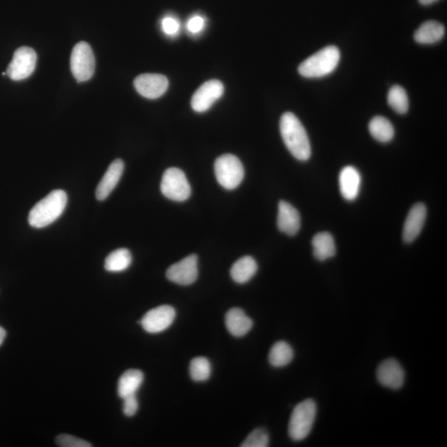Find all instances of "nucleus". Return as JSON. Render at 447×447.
Listing matches in <instances>:
<instances>
[{"label": "nucleus", "instance_id": "obj_31", "mask_svg": "<svg viewBox=\"0 0 447 447\" xmlns=\"http://www.w3.org/2000/svg\"><path fill=\"white\" fill-rule=\"evenodd\" d=\"M206 25L205 18L201 15H194L189 18L187 21V30L191 34H199L203 31Z\"/></svg>", "mask_w": 447, "mask_h": 447}, {"label": "nucleus", "instance_id": "obj_14", "mask_svg": "<svg viewBox=\"0 0 447 447\" xmlns=\"http://www.w3.org/2000/svg\"><path fill=\"white\" fill-rule=\"evenodd\" d=\"M427 218V207L424 204L414 205L407 215L403 230L404 242L412 243L420 234Z\"/></svg>", "mask_w": 447, "mask_h": 447}, {"label": "nucleus", "instance_id": "obj_11", "mask_svg": "<svg viewBox=\"0 0 447 447\" xmlns=\"http://www.w3.org/2000/svg\"><path fill=\"white\" fill-rule=\"evenodd\" d=\"M224 89V84L218 80H210L201 84L191 98L192 109L199 113L208 111L223 96Z\"/></svg>", "mask_w": 447, "mask_h": 447}, {"label": "nucleus", "instance_id": "obj_8", "mask_svg": "<svg viewBox=\"0 0 447 447\" xmlns=\"http://www.w3.org/2000/svg\"><path fill=\"white\" fill-rule=\"evenodd\" d=\"M37 59V53L34 49L28 46L18 49L7 68L8 77L13 81H22L30 77L34 72Z\"/></svg>", "mask_w": 447, "mask_h": 447}, {"label": "nucleus", "instance_id": "obj_2", "mask_svg": "<svg viewBox=\"0 0 447 447\" xmlns=\"http://www.w3.org/2000/svg\"><path fill=\"white\" fill-rule=\"evenodd\" d=\"M68 195L63 190H54L32 207L28 223L34 228H44L53 223L64 213Z\"/></svg>", "mask_w": 447, "mask_h": 447}, {"label": "nucleus", "instance_id": "obj_9", "mask_svg": "<svg viewBox=\"0 0 447 447\" xmlns=\"http://www.w3.org/2000/svg\"><path fill=\"white\" fill-rule=\"evenodd\" d=\"M176 317V310L171 306H159L149 310L144 315L140 324L149 333H160L171 327Z\"/></svg>", "mask_w": 447, "mask_h": 447}, {"label": "nucleus", "instance_id": "obj_34", "mask_svg": "<svg viewBox=\"0 0 447 447\" xmlns=\"http://www.w3.org/2000/svg\"><path fill=\"white\" fill-rule=\"evenodd\" d=\"M418 1H420L422 6H430V4L439 1V0H418Z\"/></svg>", "mask_w": 447, "mask_h": 447}, {"label": "nucleus", "instance_id": "obj_1", "mask_svg": "<svg viewBox=\"0 0 447 447\" xmlns=\"http://www.w3.org/2000/svg\"><path fill=\"white\" fill-rule=\"evenodd\" d=\"M280 132L282 140L293 156L300 161H307L310 157L312 149L307 131L298 118L291 112L282 115Z\"/></svg>", "mask_w": 447, "mask_h": 447}, {"label": "nucleus", "instance_id": "obj_12", "mask_svg": "<svg viewBox=\"0 0 447 447\" xmlns=\"http://www.w3.org/2000/svg\"><path fill=\"white\" fill-rule=\"evenodd\" d=\"M134 84L141 96L154 100L167 92L169 82L161 74H142L135 78Z\"/></svg>", "mask_w": 447, "mask_h": 447}, {"label": "nucleus", "instance_id": "obj_7", "mask_svg": "<svg viewBox=\"0 0 447 447\" xmlns=\"http://www.w3.org/2000/svg\"><path fill=\"white\" fill-rule=\"evenodd\" d=\"M160 187L163 195L173 201H185L191 194V186L185 173L177 168L167 169L163 173Z\"/></svg>", "mask_w": 447, "mask_h": 447}, {"label": "nucleus", "instance_id": "obj_4", "mask_svg": "<svg viewBox=\"0 0 447 447\" xmlns=\"http://www.w3.org/2000/svg\"><path fill=\"white\" fill-rule=\"evenodd\" d=\"M317 413V404L313 399H306L294 408L289 425L291 440L300 441L307 439L313 429Z\"/></svg>", "mask_w": 447, "mask_h": 447}, {"label": "nucleus", "instance_id": "obj_10", "mask_svg": "<svg viewBox=\"0 0 447 447\" xmlns=\"http://www.w3.org/2000/svg\"><path fill=\"white\" fill-rule=\"evenodd\" d=\"M199 258L196 255L187 256L168 268L166 276L174 284L187 286L194 284L199 277Z\"/></svg>", "mask_w": 447, "mask_h": 447}, {"label": "nucleus", "instance_id": "obj_13", "mask_svg": "<svg viewBox=\"0 0 447 447\" xmlns=\"http://www.w3.org/2000/svg\"><path fill=\"white\" fill-rule=\"evenodd\" d=\"M377 379L384 387L396 390L403 387L405 373L398 361L387 359L378 367Z\"/></svg>", "mask_w": 447, "mask_h": 447}, {"label": "nucleus", "instance_id": "obj_25", "mask_svg": "<svg viewBox=\"0 0 447 447\" xmlns=\"http://www.w3.org/2000/svg\"><path fill=\"white\" fill-rule=\"evenodd\" d=\"M131 263L132 255L129 249L118 248L106 257L105 268L108 272H123L131 265Z\"/></svg>", "mask_w": 447, "mask_h": 447}, {"label": "nucleus", "instance_id": "obj_3", "mask_svg": "<svg viewBox=\"0 0 447 447\" xmlns=\"http://www.w3.org/2000/svg\"><path fill=\"white\" fill-rule=\"evenodd\" d=\"M340 58V51L336 46H328L301 63L298 73L307 78L326 77L336 70Z\"/></svg>", "mask_w": 447, "mask_h": 447}, {"label": "nucleus", "instance_id": "obj_27", "mask_svg": "<svg viewBox=\"0 0 447 447\" xmlns=\"http://www.w3.org/2000/svg\"><path fill=\"white\" fill-rule=\"evenodd\" d=\"M191 378L196 382H203L210 377L211 365L205 357H196L190 364Z\"/></svg>", "mask_w": 447, "mask_h": 447}, {"label": "nucleus", "instance_id": "obj_19", "mask_svg": "<svg viewBox=\"0 0 447 447\" xmlns=\"http://www.w3.org/2000/svg\"><path fill=\"white\" fill-rule=\"evenodd\" d=\"M144 375L139 370H129L120 376L118 382V395L122 399L137 393L144 382Z\"/></svg>", "mask_w": 447, "mask_h": 447}, {"label": "nucleus", "instance_id": "obj_15", "mask_svg": "<svg viewBox=\"0 0 447 447\" xmlns=\"http://www.w3.org/2000/svg\"><path fill=\"white\" fill-rule=\"evenodd\" d=\"M277 227L281 232L294 237L301 227V216L298 210L289 202L281 201L277 213Z\"/></svg>", "mask_w": 447, "mask_h": 447}, {"label": "nucleus", "instance_id": "obj_5", "mask_svg": "<svg viewBox=\"0 0 447 447\" xmlns=\"http://www.w3.org/2000/svg\"><path fill=\"white\" fill-rule=\"evenodd\" d=\"M214 168L216 180L225 189L234 190L241 185L244 168L241 160L234 155H221L215 160Z\"/></svg>", "mask_w": 447, "mask_h": 447}, {"label": "nucleus", "instance_id": "obj_16", "mask_svg": "<svg viewBox=\"0 0 447 447\" xmlns=\"http://www.w3.org/2000/svg\"><path fill=\"white\" fill-rule=\"evenodd\" d=\"M125 163L121 159H116L108 168L96 187V196L99 201H103L111 195L123 175Z\"/></svg>", "mask_w": 447, "mask_h": 447}, {"label": "nucleus", "instance_id": "obj_17", "mask_svg": "<svg viewBox=\"0 0 447 447\" xmlns=\"http://www.w3.org/2000/svg\"><path fill=\"white\" fill-rule=\"evenodd\" d=\"M361 176L354 167L347 166L342 169L339 176V185L343 197L347 201H354L359 195Z\"/></svg>", "mask_w": 447, "mask_h": 447}, {"label": "nucleus", "instance_id": "obj_22", "mask_svg": "<svg viewBox=\"0 0 447 447\" xmlns=\"http://www.w3.org/2000/svg\"><path fill=\"white\" fill-rule=\"evenodd\" d=\"M313 255L319 261H325L336 256L335 241L330 233H318L313 239Z\"/></svg>", "mask_w": 447, "mask_h": 447}, {"label": "nucleus", "instance_id": "obj_6", "mask_svg": "<svg viewBox=\"0 0 447 447\" xmlns=\"http://www.w3.org/2000/svg\"><path fill=\"white\" fill-rule=\"evenodd\" d=\"M70 70L78 82H87L93 77L96 59L92 46L87 42H80L74 46L70 56Z\"/></svg>", "mask_w": 447, "mask_h": 447}, {"label": "nucleus", "instance_id": "obj_30", "mask_svg": "<svg viewBox=\"0 0 447 447\" xmlns=\"http://www.w3.org/2000/svg\"><path fill=\"white\" fill-rule=\"evenodd\" d=\"M162 30L168 36H176L180 31V23L176 18L167 16L162 20Z\"/></svg>", "mask_w": 447, "mask_h": 447}, {"label": "nucleus", "instance_id": "obj_18", "mask_svg": "<svg viewBox=\"0 0 447 447\" xmlns=\"http://www.w3.org/2000/svg\"><path fill=\"white\" fill-rule=\"evenodd\" d=\"M225 326L234 337H242L251 330L253 321L241 308H234L225 315Z\"/></svg>", "mask_w": 447, "mask_h": 447}, {"label": "nucleus", "instance_id": "obj_28", "mask_svg": "<svg viewBox=\"0 0 447 447\" xmlns=\"http://www.w3.org/2000/svg\"><path fill=\"white\" fill-rule=\"evenodd\" d=\"M270 443V436L262 428L253 430L241 445V447H267Z\"/></svg>", "mask_w": 447, "mask_h": 447}, {"label": "nucleus", "instance_id": "obj_21", "mask_svg": "<svg viewBox=\"0 0 447 447\" xmlns=\"http://www.w3.org/2000/svg\"><path fill=\"white\" fill-rule=\"evenodd\" d=\"M258 265L255 258L244 256L235 262L230 270V276L237 284H246L256 275Z\"/></svg>", "mask_w": 447, "mask_h": 447}, {"label": "nucleus", "instance_id": "obj_20", "mask_svg": "<svg viewBox=\"0 0 447 447\" xmlns=\"http://www.w3.org/2000/svg\"><path fill=\"white\" fill-rule=\"evenodd\" d=\"M445 27L436 21H427L417 28L414 39L420 44H434L443 39Z\"/></svg>", "mask_w": 447, "mask_h": 447}, {"label": "nucleus", "instance_id": "obj_29", "mask_svg": "<svg viewBox=\"0 0 447 447\" xmlns=\"http://www.w3.org/2000/svg\"><path fill=\"white\" fill-rule=\"evenodd\" d=\"M56 442L61 447H92L89 442L77 436L68 434H61L56 436Z\"/></svg>", "mask_w": 447, "mask_h": 447}, {"label": "nucleus", "instance_id": "obj_26", "mask_svg": "<svg viewBox=\"0 0 447 447\" xmlns=\"http://www.w3.org/2000/svg\"><path fill=\"white\" fill-rule=\"evenodd\" d=\"M388 103L398 114H406L409 108V101L405 89L400 86H394L389 89Z\"/></svg>", "mask_w": 447, "mask_h": 447}, {"label": "nucleus", "instance_id": "obj_33", "mask_svg": "<svg viewBox=\"0 0 447 447\" xmlns=\"http://www.w3.org/2000/svg\"><path fill=\"white\" fill-rule=\"evenodd\" d=\"M6 330H4V329L1 327H0V346L2 345V343L4 341V339H6Z\"/></svg>", "mask_w": 447, "mask_h": 447}, {"label": "nucleus", "instance_id": "obj_23", "mask_svg": "<svg viewBox=\"0 0 447 447\" xmlns=\"http://www.w3.org/2000/svg\"><path fill=\"white\" fill-rule=\"evenodd\" d=\"M370 133L380 143H389L394 137V126L383 116H375L369 125Z\"/></svg>", "mask_w": 447, "mask_h": 447}, {"label": "nucleus", "instance_id": "obj_24", "mask_svg": "<svg viewBox=\"0 0 447 447\" xmlns=\"http://www.w3.org/2000/svg\"><path fill=\"white\" fill-rule=\"evenodd\" d=\"M293 348L285 341H279L272 346L268 360L271 365L276 368H281L291 363L294 360Z\"/></svg>", "mask_w": 447, "mask_h": 447}, {"label": "nucleus", "instance_id": "obj_32", "mask_svg": "<svg viewBox=\"0 0 447 447\" xmlns=\"http://www.w3.org/2000/svg\"><path fill=\"white\" fill-rule=\"evenodd\" d=\"M123 412L127 417H133L139 409V402L136 394L123 398Z\"/></svg>", "mask_w": 447, "mask_h": 447}]
</instances>
